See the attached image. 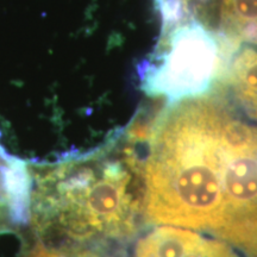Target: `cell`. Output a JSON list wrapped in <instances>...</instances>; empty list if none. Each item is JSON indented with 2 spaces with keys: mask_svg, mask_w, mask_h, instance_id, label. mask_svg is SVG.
<instances>
[{
  "mask_svg": "<svg viewBox=\"0 0 257 257\" xmlns=\"http://www.w3.org/2000/svg\"><path fill=\"white\" fill-rule=\"evenodd\" d=\"M221 17L236 37L257 42V0H223Z\"/></svg>",
  "mask_w": 257,
  "mask_h": 257,
  "instance_id": "8",
  "label": "cell"
},
{
  "mask_svg": "<svg viewBox=\"0 0 257 257\" xmlns=\"http://www.w3.org/2000/svg\"><path fill=\"white\" fill-rule=\"evenodd\" d=\"M146 219L257 257V127L220 99L169 102L141 140Z\"/></svg>",
  "mask_w": 257,
  "mask_h": 257,
  "instance_id": "1",
  "label": "cell"
},
{
  "mask_svg": "<svg viewBox=\"0 0 257 257\" xmlns=\"http://www.w3.org/2000/svg\"><path fill=\"white\" fill-rule=\"evenodd\" d=\"M230 81L239 104L257 119V50H242L231 68Z\"/></svg>",
  "mask_w": 257,
  "mask_h": 257,
  "instance_id": "7",
  "label": "cell"
},
{
  "mask_svg": "<svg viewBox=\"0 0 257 257\" xmlns=\"http://www.w3.org/2000/svg\"><path fill=\"white\" fill-rule=\"evenodd\" d=\"M133 257H239L232 245L195 230L154 227L137 239Z\"/></svg>",
  "mask_w": 257,
  "mask_h": 257,
  "instance_id": "4",
  "label": "cell"
},
{
  "mask_svg": "<svg viewBox=\"0 0 257 257\" xmlns=\"http://www.w3.org/2000/svg\"><path fill=\"white\" fill-rule=\"evenodd\" d=\"M27 161L29 200L19 233L118 250L146 220L142 161L134 138Z\"/></svg>",
  "mask_w": 257,
  "mask_h": 257,
  "instance_id": "2",
  "label": "cell"
},
{
  "mask_svg": "<svg viewBox=\"0 0 257 257\" xmlns=\"http://www.w3.org/2000/svg\"><path fill=\"white\" fill-rule=\"evenodd\" d=\"M216 37L198 22L175 27L161 44L153 62L141 74L147 94L168 102L198 98L210 92L221 67Z\"/></svg>",
  "mask_w": 257,
  "mask_h": 257,
  "instance_id": "3",
  "label": "cell"
},
{
  "mask_svg": "<svg viewBox=\"0 0 257 257\" xmlns=\"http://www.w3.org/2000/svg\"><path fill=\"white\" fill-rule=\"evenodd\" d=\"M29 186L27 161L12 156L0 141V236L18 231L24 224Z\"/></svg>",
  "mask_w": 257,
  "mask_h": 257,
  "instance_id": "5",
  "label": "cell"
},
{
  "mask_svg": "<svg viewBox=\"0 0 257 257\" xmlns=\"http://www.w3.org/2000/svg\"><path fill=\"white\" fill-rule=\"evenodd\" d=\"M21 244L16 257H121L119 250L89 244L51 242L19 233Z\"/></svg>",
  "mask_w": 257,
  "mask_h": 257,
  "instance_id": "6",
  "label": "cell"
}]
</instances>
